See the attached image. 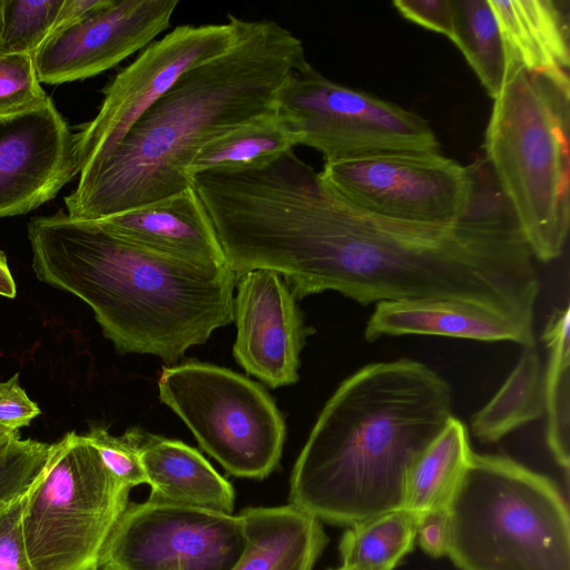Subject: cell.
I'll list each match as a JSON object with an SVG mask.
<instances>
[{
    "mask_svg": "<svg viewBox=\"0 0 570 570\" xmlns=\"http://www.w3.org/2000/svg\"><path fill=\"white\" fill-rule=\"evenodd\" d=\"M277 112L301 136V145L322 154L324 164L383 153L439 151L423 117L334 82L309 63L281 89Z\"/></svg>",
    "mask_w": 570,
    "mask_h": 570,
    "instance_id": "obj_9",
    "label": "cell"
},
{
    "mask_svg": "<svg viewBox=\"0 0 570 570\" xmlns=\"http://www.w3.org/2000/svg\"><path fill=\"white\" fill-rule=\"evenodd\" d=\"M16 294L17 286L10 272L7 256L2 250H0V295L8 298H14Z\"/></svg>",
    "mask_w": 570,
    "mask_h": 570,
    "instance_id": "obj_36",
    "label": "cell"
},
{
    "mask_svg": "<svg viewBox=\"0 0 570 570\" xmlns=\"http://www.w3.org/2000/svg\"><path fill=\"white\" fill-rule=\"evenodd\" d=\"M129 492L83 435L70 431L52 443L46 470L23 504L22 533L31 570H98Z\"/></svg>",
    "mask_w": 570,
    "mask_h": 570,
    "instance_id": "obj_7",
    "label": "cell"
},
{
    "mask_svg": "<svg viewBox=\"0 0 570 570\" xmlns=\"http://www.w3.org/2000/svg\"><path fill=\"white\" fill-rule=\"evenodd\" d=\"M392 4L404 19L454 41V0H395Z\"/></svg>",
    "mask_w": 570,
    "mask_h": 570,
    "instance_id": "obj_31",
    "label": "cell"
},
{
    "mask_svg": "<svg viewBox=\"0 0 570 570\" xmlns=\"http://www.w3.org/2000/svg\"><path fill=\"white\" fill-rule=\"evenodd\" d=\"M304 46L272 20L236 17L233 43L187 70L102 157L80 171L65 197L72 218L102 219L189 186L187 166L210 139L277 111L291 75L306 66Z\"/></svg>",
    "mask_w": 570,
    "mask_h": 570,
    "instance_id": "obj_2",
    "label": "cell"
},
{
    "mask_svg": "<svg viewBox=\"0 0 570 570\" xmlns=\"http://www.w3.org/2000/svg\"><path fill=\"white\" fill-rule=\"evenodd\" d=\"M446 508L461 570H570L568 504L519 462L473 453Z\"/></svg>",
    "mask_w": 570,
    "mask_h": 570,
    "instance_id": "obj_6",
    "label": "cell"
},
{
    "mask_svg": "<svg viewBox=\"0 0 570 570\" xmlns=\"http://www.w3.org/2000/svg\"><path fill=\"white\" fill-rule=\"evenodd\" d=\"M213 223L237 278L273 271L296 298L334 291L362 305L455 301L533 324L534 256L500 193L480 188L453 225L389 219L346 200L289 150L230 174Z\"/></svg>",
    "mask_w": 570,
    "mask_h": 570,
    "instance_id": "obj_1",
    "label": "cell"
},
{
    "mask_svg": "<svg viewBox=\"0 0 570 570\" xmlns=\"http://www.w3.org/2000/svg\"><path fill=\"white\" fill-rule=\"evenodd\" d=\"M245 544L239 514L129 502L104 546L98 570H232Z\"/></svg>",
    "mask_w": 570,
    "mask_h": 570,
    "instance_id": "obj_11",
    "label": "cell"
},
{
    "mask_svg": "<svg viewBox=\"0 0 570 570\" xmlns=\"http://www.w3.org/2000/svg\"><path fill=\"white\" fill-rule=\"evenodd\" d=\"M63 0H1L0 55L35 56L55 30Z\"/></svg>",
    "mask_w": 570,
    "mask_h": 570,
    "instance_id": "obj_27",
    "label": "cell"
},
{
    "mask_svg": "<svg viewBox=\"0 0 570 570\" xmlns=\"http://www.w3.org/2000/svg\"><path fill=\"white\" fill-rule=\"evenodd\" d=\"M50 101L40 86L32 56L0 55V119L40 109Z\"/></svg>",
    "mask_w": 570,
    "mask_h": 570,
    "instance_id": "obj_29",
    "label": "cell"
},
{
    "mask_svg": "<svg viewBox=\"0 0 570 570\" xmlns=\"http://www.w3.org/2000/svg\"><path fill=\"white\" fill-rule=\"evenodd\" d=\"M77 175L75 134L52 100L0 119V219L35 210Z\"/></svg>",
    "mask_w": 570,
    "mask_h": 570,
    "instance_id": "obj_14",
    "label": "cell"
},
{
    "mask_svg": "<svg viewBox=\"0 0 570 570\" xmlns=\"http://www.w3.org/2000/svg\"><path fill=\"white\" fill-rule=\"evenodd\" d=\"M235 35L236 16L228 14L225 23L177 26L142 49L104 88L97 115L75 134L79 174L116 146L180 76L224 52Z\"/></svg>",
    "mask_w": 570,
    "mask_h": 570,
    "instance_id": "obj_12",
    "label": "cell"
},
{
    "mask_svg": "<svg viewBox=\"0 0 570 570\" xmlns=\"http://www.w3.org/2000/svg\"><path fill=\"white\" fill-rule=\"evenodd\" d=\"M140 460L151 488L148 501L233 513L232 484L196 449L147 433Z\"/></svg>",
    "mask_w": 570,
    "mask_h": 570,
    "instance_id": "obj_18",
    "label": "cell"
},
{
    "mask_svg": "<svg viewBox=\"0 0 570 570\" xmlns=\"http://www.w3.org/2000/svg\"><path fill=\"white\" fill-rule=\"evenodd\" d=\"M97 220L146 250L195 265L227 264L212 219L193 186Z\"/></svg>",
    "mask_w": 570,
    "mask_h": 570,
    "instance_id": "obj_16",
    "label": "cell"
},
{
    "mask_svg": "<svg viewBox=\"0 0 570 570\" xmlns=\"http://www.w3.org/2000/svg\"><path fill=\"white\" fill-rule=\"evenodd\" d=\"M146 436L147 433L138 428H130L122 435L115 436L101 425H94L83 434L110 474L130 490L147 483L140 460V450Z\"/></svg>",
    "mask_w": 570,
    "mask_h": 570,
    "instance_id": "obj_30",
    "label": "cell"
},
{
    "mask_svg": "<svg viewBox=\"0 0 570 570\" xmlns=\"http://www.w3.org/2000/svg\"><path fill=\"white\" fill-rule=\"evenodd\" d=\"M569 73L510 63L484 136V153L534 258L562 255L570 218Z\"/></svg>",
    "mask_w": 570,
    "mask_h": 570,
    "instance_id": "obj_5",
    "label": "cell"
},
{
    "mask_svg": "<svg viewBox=\"0 0 570 570\" xmlns=\"http://www.w3.org/2000/svg\"><path fill=\"white\" fill-rule=\"evenodd\" d=\"M40 414L38 404L19 384V373L0 382V425L12 431L28 426Z\"/></svg>",
    "mask_w": 570,
    "mask_h": 570,
    "instance_id": "obj_33",
    "label": "cell"
},
{
    "mask_svg": "<svg viewBox=\"0 0 570 570\" xmlns=\"http://www.w3.org/2000/svg\"><path fill=\"white\" fill-rule=\"evenodd\" d=\"M455 37L460 49L487 94L494 99L504 82L508 57L489 0H454Z\"/></svg>",
    "mask_w": 570,
    "mask_h": 570,
    "instance_id": "obj_26",
    "label": "cell"
},
{
    "mask_svg": "<svg viewBox=\"0 0 570 570\" xmlns=\"http://www.w3.org/2000/svg\"><path fill=\"white\" fill-rule=\"evenodd\" d=\"M277 112H269L233 127L206 142L187 166L190 178L208 171H238L266 165L301 145Z\"/></svg>",
    "mask_w": 570,
    "mask_h": 570,
    "instance_id": "obj_21",
    "label": "cell"
},
{
    "mask_svg": "<svg viewBox=\"0 0 570 570\" xmlns=\"http://www.w3.org/2000/svg\"><path fill=\"white\" fill-rule=\"evenodd\" d=\"M543 413V372L533 345L524 347L497 393L472 416L471 429L482 442H497Z\"/></svg>",
    "mask_w": 570,
    "mask_h": 570,
    "instance_id": "obj_23",
    "label": "cell"
},
{
    "mask_svg": "<svg viewBox=\"0 0 570 570\" xmlns=\"http://www.w3.org/2000/svg\"><path fill=\"white\" fill-rule=\"evenodd\" d=\"M239 515L246 544L232 570H313L327 543L322 522L291 503Z\"/></svg>",
    "mask_w": 570,
    "mask_h": 570,
    "instance_id": "obj_19",
    "label": "cell"
},
{
    "mask_svg": "<svg viewBox=\"0 0 570 570\" xmlns=\"http://www.w3.org/2000/svg\"><path fill=\"white\" fill-rule=\"evenodd\" d=\"M24 499L0 510V570H31L21 523Z\"/></svg>",
    "mask_w": 570,
    "mask_h": 570,
    "instance_id": "obj_32",
    "label": "cell"
},
{
    "mask_svg": "<svg viewBox=\"0 0 570 570\" xmlns=\"http://www.w3.org/2000/svg\"><path fill=\"white\" fill-rule=\"evenodd\" d=\"M446 381L423 363H372L323 407L291 476V504L352 525L402 509L412 465L452 417Z\"/></svg>",
    "mask_w": 570,
    "mask_h": 570,
    "instance_id": "obj_3",
    "label": "cell"
},
{
    "mask_svg": "<svg viewBox=\"0 0 570 570\" xmlns=\"http://www.w3.org/2000/svg\"><path fill=\"white\" fill-rule=\"evenodd\" d=\"M333 570H360V569L356 567L342 564V567H340L337 569H333Z\"/></svg>",
    "mask_w": 570,
    "mask_h": 570,
    "instance_id": "obj_38",
    "label": "cell"
},
{
    "mask_svg": "<svg viewBox=\"0 0 570 570\" xmlns=\"http://www.w3.org/2000/svg\"><path fill=\"white\" fill-rule=\"evenodd\" d=\"M416 538L421 548L432 557L448 554L451 528L446 505L426 511L417 520Z\"/></svg>",
    "mask_w": 570,
    "mask_h": 570,
    "instance_id": "obj_34",
    "label": "cell"
},
{
    "mask_svg": "<svg viewBox=\"0 0 570 570\" xmlns=\"http://www.w3.org/2000/svg\"><path fill=\"white\" fill-rule=\"evenodd\" d=\"M27 236L36 277L89 305L119 353L174 363L234 320L228 264L166 257L62 212L32 217Z\"/></svg>",
    "mask_w": 570,
    "mask_h": 570,
    "instance_id": "obj_4",
    "label": "cell"
},
{
    "mask_svg": "<svg viewBox=\"0 0 570 570\" xmlns=\"http://www.w3.org/2000/svg\"><path fill=\"white\" fill-rule=\"evenodd\" d=\"M19 435V431H12L0 425V443Z\"/></svg>",
    "mask_w": 570,
    "mask_h": 570,
    "instance_id": "obj_37",
    "label": "cell"
},
{
    "mask_svg": "<svg viewBox=\"0 0 570 570\" xmlns=\"http://www.w3.org/2000/svg\"><path fill=\"white\" fill-rule=\"evenodd\" d=\"M364 335L368 342L385 335H433L535 345L533 324L455 301L381 302Z\"/></svg>",
    "mask_w": 570,
    "mask_h": 570,
    "instance_id": "obj_17",
    "label": "cell"
},
{
    "mask_svg": "<svg viewBox=\"0 0 570 570\" xmlns=\"http://www.w3.org/2000/svg\"><path fill=\"white\" fill-rule=\"evenodd\" d=\"M178 0H112L85 20L53 32L33 56L40 82L97 76L145 49L167 30Z\"/></svg>",
    "mask_w": 570,
    "mask_h": 570,
    "instance_id": "obj_13",
    "label": "cell"
},
{
    "mask_svg": "<svg viewBox=\"0 0 570 570\" xmlns=\"http://www.w3.org/2000/svg\"><path fill=\"white\" fill-rule=\"evenodd\" d=\"M111 2L112 0H63L53 32L85 20Z\"/></svg>",
    "mask_w": 570,
    "mask_h": 570,
    "instance_id": "obj_35",
    "label": "cell"
},
{
    "mask_svg": "<svg viewBox=\"0 0 570 570\" xmlns=\"http://www.w3.org/2000/svg\"><path fill=\"white\" fill-rule=\"evenodd\" d=\"M52 444L21 439L0 443V510L26 497L42 476Z\"/></svg>",
    "mask_w": 570,
    "mask_h": 570,
    "instance_id": "obj_28",
    "label": "cell"
},
{
    "mask_svg": "<svg viewBox=\"0 0 570 570\" xmlns=\"http://www.w3.org/2000/svg\"><path fill=\"white\" fill-rule=\"evenodd\" d=\"M159 399L229 474L263 479L279 463L283 415L264 387L228 368L197 361L163 368Z\"/></svg>",
    "mask_w": 570,
    "mask_h": 570,
    "instance_id": "obj_8",
    "label": "cell"
},
{
    "mask_svg": "<svg viewBox=\"0 0 570 570\" xmlns=\"http://www.w3.org/2000/svg\"><path fill=\"white\" fill-rule=\"evenodd\" d=\"M236 284L237 363L271 387L296 383L307 328L292 289L269 269H252Z\"/></svg>",
    "mask_w": 570,
    "mask_h": 570,
    "instance_id": "obj_15",
    "label": "cell"
},
{
    "mask_svg": "<svg viewBox=\"0 0 570 570\" xmlns=\"http://www.w3.org/2000/svg\"><path fill=\"white\" fill-rule=\"evenodd\" d=\"M503 39L508 66L569 73L568 1L489 0Z\"/></svg>",
    "mask_w": 570,
    "mask_h": 570,
    "instance_id": "obj_20",
    "label": "cell"
},
{
    "mask_svg": "<svg viewBox=\"0 0 570 570\" xmlns=\"http://www.w3.org/2000/svg\"><path fill=\"white\" fill-rule=\"evenodd\" d=\"M472 454L466 426L452 416L412 465L403 508L419 519L446 505Z\"/></svg>",
    "mask_w": 570,
    "mask_h": 570,
    "instance_id": "obj_22",
    "label": "cell"
},
{
    "mask_svg": "<svg viewBox=\"0 0 570 570\" xmlns=\"http://www.w3.org/2000/svg\"><path fill=\"white\" fill-rule=\"evenodd\" d=\"M0 20H1V0H0Z\"/></svg>",
    "mask_w": 570,
    "mask_h": 570,
    "instance_id": "obj_39",
    "label": "cell"
},
{
    "mask_svg": "<svg viewBox=\"0 0 570 570\" xmlns=\"http://www.w3.org/2000/svg\"><path fill=\"white\" fill-rule=\"evenodd\" d=\"M570 308H558L550 316L542 340L549 351L543 374L546 439L554 461L569 479L570 466Z\"/></svg>",
    "mask_w": 570,
    "mask_h": 570,
    "instance_id": "obj_24",
    "label": "cell"
},
{
    "mask_svg": "<svg viewBox=\"0 0 570 570\" xmlns=\"http://www.w3.org/2000/svg\"><path fill=\"white\" fill-rule=\"evenodd\" d=\"M417 520L402 508L350 525L340 543L343 564L360 570H393L413 548Z\"/></svg>",
    "mask_w": 570,
    "mask_h": 570,
    "instance_id": "obj_25",
    "label": "cell"
},
{
    "mask_svg": "<svg viewBox=\"0 0 570 570\" xmlns=\"http://www.w3.org/2000/svg\"><path fill=\"white\" fill-rule=\"evenodd\" d=\"M322 177L371 214L407 223L453 225L473 209L480 178L439 151H394L324 164Z\"/></svg>",
    "mask_w": 570,
    "mask_h": 570,
    "instance_id": "obj_10",
    "label": "cell"
}]
</instances>
